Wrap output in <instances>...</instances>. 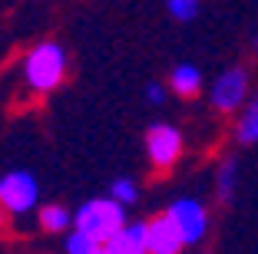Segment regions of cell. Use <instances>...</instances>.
Masks as SVG:
<instances>
[{
  "label": "cell",
  "mask_w": 258,
  "mask_h": 254,
  "mask_svg": "<svg viewBox=\"0 0 258 254\" xmlns=\"http://www.w3.org/2000/svg\"><path fill=\"white\" fill-rule=\"evenodd\" d=\"M235 139L242 145L258 142V93L248 99V106H245L242 119H238V126H235Z\"/></svg>",
  "instance_id": "cell-10"
},
{
  "label": "cell",
  "mask_w": 258,
  "mask_h": 254,
  "mask_svg": "<svg viewBox=\"0 0 258 254\" xmlns=\"http://www.w3.org/2000/svg\"><path fill=\"white\" fill-rule=\"evenodd\" d=\"M136 195H139V192H136V185H133L129 179H116L113 185H109V198H113L116 205H122V208L136 202Z\"/></svg>",
  "instance_id": "cell-14"
},
{
  "label": "cell",
  "mask_w": 258,
  "mask_h": 254,
  "mask_svg": "<svg viewBox=\"0 0 258 254\" xmlns=\"http://www.w3.org/2000/svg\"><path fill=\"white\" fill-rule=\"evenodd\" d=\"M169 86L182 99H192L202 90V73H199V66H192V63H179V66L172 69V76H169Z\"/></svg>",
  "instance_id": "cell-9"
},
{
  "label": "cell",
  "mask_w": 258,
  "mask_h": 254,
  "mask_svg": "<svg viewBox=\"0 0 258 254\" xmlns=\"http://www.w3.org/2000/svg\"><path fill=\"white\" fill-rule=\"evenodd\" d=\"M99 251H103V244H99V241H93L90 234L70 231V238H67V254H99Z\"/></svg>",
  "instance_id": "cell-13"
},
{
  "label": "cell",
  "mask_w": 258,
  "mask_h": 254,
  "mask_svg": "<svg viewBox=\"0 0 258 254\" xmlns=\"http://www.w3.org/2000/svg\"><path fill=\"white\" fill-rule=\"evenodd\" d=\"M199 10H202V7H199L196 0H169V14H172L175 20H182V23L185 20H196Z\"/></svg>",
  "instance_id": "cell-15"
},
{
  "label": "cell",
  "mask_w": 258,
  "mask_h": 254,
  "mask_svg": "<svg viewBox=\"0 0 258 254\" xmlns=\"http://www.w3.org/2000/svg\"><path fill=\"white\" fill-rule=\"evenodd\" d=\"M235 175H238V165H235V158H228V162H222V168H219V179H215V195H219L222 202H228V198H232V192H235Z\"/></svg>",
  "instance_id": "cell-12"
},
{
  "label": "cell",
  "mask_w": 258,
  "mask_h": 254,
  "mask_svg": "<svg viewBox=\"0 0 258 254\" xmlns=\"http://www.w3.org/2000/svg\"><path fill=\"white\" fill-rule=\"evenodd\" d=\"M40 198V185L30 172H7L0 179V205L10 215H27Z\"/></svg>",
  "instance_id": "cell-4"
},
{
  "label": "cell",
  "mask_w": 258,
  "mask_h": 254,
  "mask_svg": "<svg viewBox=\"0 0 258 254\" xmlns=\"http://www.w3.org/2000/svg\"><path fill=\"white\" fill-rule=\"evenodd\" d=\"M67 76V53L56 40L37 43L23 60V79L33 93H53Z\"/></svg>",
  "instance_id": "cell-1"
},
{
  "label": "cell",
  "mask_w": 258,
  "mask_h": 254,
  "mask_svg": "<svg viewBox=\"0 0 258 254\" xmlns=\"http://www.w3.org/2000/svg\"><path fill=\"white\" fill-rule=\"evenodd\" d=\"M248 96V73L242 66H232L212 82V103L222 112H235Z\"/></svg>",
  "instance_id": "cell-6"
},
{
  "label": "cell",
  "mask_w": 258,
  "mask_h": 254,
  "mask_svg": "<svg viewBox=\"0 0 258 254\" xmlns=\"http://www.w3.org/2000/svg\"><path fill=\"white\" fill-rule=\"evenodd\" d=\"M146 99L156 103V106L162 103V86H159V82H149V86H146Z\"/></svg>",
  "instance_id": "cell-16"
},
{
  "label": "cell",
  "mask_w": 258,
  "mask_h": 254,
  "mask_svg": "<svg viewBox=\"0 0 258 254\" xmlns=\"http://www.w3.org/2000/svg\"><path fill=\"white\" fill-rule=\"evenodd\" d=\"M166 215L172 218V224L179 228L185 247L199 244V241L209 234V211H205V205L199 202V198H179V202L169 205Z\"/></svg>",
  "instance_id": "cell-3"
},
{
  "label": "cell",
  "mask_w": 258,
  "mask_h": 254,
  "mask_svg": "<svg viewBox=\"0 0 258 254\" xmlns=\"http://www.w3.org/2000/svg\"><path fill=\"white\" fill-rule=\"evenodd\" d=\"M73 228L90 234L93 241L106 244L126 228V208L116 205L113 198H90L86 205H80L73 215Z\"/></svg>",
  "instance_id": "cell-2"
},
{
  "label": "cell",
  "mask_w": 258,
  "mask_h": 254,
  "mask_svg": "<svg viewBox=\"0 0 258 254\" xmlns=\"http://www.w3.org/2000/svg\"><path fill=\"white\" fill-rule=\"evenodd\" d=\"M99 254H146V221H129Z\"/></svg>",
  "instance_id": "cell-8"
},
{
  "label": "cell",
  "mask_w": 258,
  "mask_h": 254,
  "mask_svg": "<svg viewBox=\"0 0 258 254\" xmlns=\"http://www.w3.org/2000/svg\"><path fill=\"white\" fill-rule=\"evenodd\" d=\"M70 224H73V215H70L67 205H43L40 208V228L43 231H67Z\"/></svg>",
  "instance_id": "cell-11"
},
{
  "label": "cell",
  "mask_w": 258,
  "mask_h": 254,
  "mask_svg": "<svg viewBox=\"0 0 258 254\" xmlns=\"http://www.w3.org/2000/svg\"><path fill=\"white\" fill-rule=\"evenodd\" d=\"M185 241L169 215H156L146 221V254H182Z\"/></svg>",
  "instance_id": "cell-7"
},
{
  "label": "cell",
  "mask_w": 258,
  "mask_h": 254,
  "mask_svg": "<svg viewBox=\"0 0 258 254\" xmlns=\"http://www.w3.org/2000/svg\"><path fill=\"white\" fill-rule=\"evenodd\" d=\"M146 152H149V162L156 168H172L182 155V132L169 122H156L146 132Z\"/></svg>",
  "instance_id": "cell-5"
},
{
  "label": "cell",
  "mask_w": 258,
  "mask_h": 254,
  "mask_svg": "<svg viewBox=\"0 0 258 254\" xmlns=\"http://www.w3.org/2000/svg\"><path fill=\"white\" fill-rule=\"evenodd\" d=\"M255 50H258V37H255Z\"/></svg>",
  "instance_id": "cell-18"
},
{
  "label": "cell",
  "mask_w": 258,
  "mask_h": 254,
  "mask_svg": "<svg viewBox=\"0 0 258 254\" xmlns=\"http://www.w3.org/2000/svg\"><path fill=\"white\" fill-rule=\"evenodd\" d=\"M7 218H10V211L4 208V205H0V228H7Z\"/></svg>",
  "instance_id": "cell-17"
}]
</instances>
